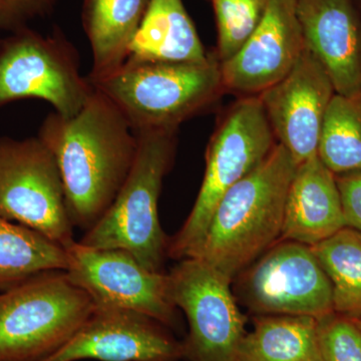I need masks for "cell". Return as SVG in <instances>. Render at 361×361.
<instances>
[{
  "mask_svg": "<svg viewBox=\"0 0 361 361\" xmlns=\"http://www.w3.org/2000/svg\"><path fill=\"white\" fill-rule=\"evenodd\" d=\"M37 135L58 163L73 227L89 231L129 175L137 134L115 104L94 89L77 115L49 114Z\"/></svg>",
  "mask_w": 361,
  "mask_h": 361,
  "instance_id": "obj_1",
  "label": "cell"
},
{
  "mask_svg": "<svg viewBox=\"0 0 361 361\" xmlns=\"http://www.w3.org/2000/svg\"><path fill=\"white\" fill-rule=\"evenodd\" d=\"M297 164L278 144L260 165L221 198L193 255L234 281L279 241Z\"/></svg>",
  "mask_w": 361,
  "mask_h": 361,
  "instance_id": "obj_2",
  "label": "cell"
},
{
  "mask_svg": "<svg viewBox=\"0 0 361 361\" xmlns=\"http://www.w3.org/2000/svg\"><path fill=\"white\" fill-rule=\"evenodd\" d=\"M90 82L115 104L135 133L178 130L224 90L216 54L196 63L127 59L111 75Z\"/></svg>",
  "mask_w": 361,
  "mask_h": 361,
  "instance_id": "obj_3",
  "label": "cell"
},
{
  "mask_svg": "<svg viewBox=\"0 0 361 361\" xmlns=\"http://www.w3.org/2000/svg\"><path fill=\"white\" fill-rule=\"evenodd\" d=\"M135 134L137 154L127 179L109 210L78 242L92 248L123 249L147 269L163 272L169 239L159 220V199L174 163L177 130Z\"/></svg>",
  "mask_w": 361,
  "mask_h": 361,
  "instance_id": "obj_4",
  "label": "cell"
},
{
  "mask_svg": "<svg viewBox=\"0 0 361 361\" xmlns=\"http://www.w3.org/2000/svg\"><path fill=\"white\" fill-rule=\"evenodd\" d=\"M276 145L258 96L233 104L209 142L200 191L184 225L169 240V257L182 260L193 255L221 198L255 170Z\"/></svg>",
  "mask_w": 361,
  "mask_h": 361,
  "instance_id": "obj_5",
  "label": "cell"
},
{
  "mask_svg": "<svg viewBox=\"0 0 361 361\" xmlns=\"http://www.w3.org/2000/svg\"><path fill=\"white\" fill-rule=\"evenodd\" d=\"M94 310L65 271L40 273L0 292V361H42L70 341Z\"/></svg>",
  "mask_w": 361,
  "mask_h": 361,
  "instance_id": "obj_6",
  "label": "cell"
},
{
  "mask_svg": "<svg viewBox=\"0 0 361 361\" xmlns=\"http://www.w3.org/2000/svg\"><path fill=\"white\" fill-rule=\"evenodd\" d=\"M94 90L80 73L77 49L59 28L44 35L26 26L0 40V106L42 99L59 115L73 116Z\"/></svg>",
  "mask_w": 361,
  "mask_h": 361,
  "instance_id": "obj_7",
  "label": "cell"
},
{
  "mask_svg": "<svg viewBox=\"0 0 361 361\" xmlns=\"http://www.w3.org/2000/svg\"><path fill=\"white\" fill-rule=\"evenodd\" d=\"M0 216L65 249L75 242L58 163L39 135L0 137Z\"/></svg>",
  "mask_w": 361,
  "mask_h": 361,
  "instance_id": "obj_8",
  "label": "cell"
},
{
  "mask_svg": "<svg viewBox=\"0 0 361 361\" xmlns=\"http://www.w3.org/2000/svg\"><path fill=\"white\" fill-rule=\"evenodd\" d=\"M176 307L186 315L189 332L183 360L237 361L246 334L230 278L197 258H184L168 273Z\"/></svg>",
  "mask_w": 361,
  "mask_h": 361,
  "instance_id": "obj_9",
  "label": "cell"
},
{
  "mask_svg": "<svg viewBox=\"0 0 361 361\" xmlns=\"http://www.w3.org/2000/svg\"><path fill=\"white\" fill-rule=\"evenodd\" d=\"M235 279L242 301L256 314L320 319L334 312L331 283L305 244L280 239Z\"/></svg>",
  "mask_w": 361,
  "mask_h": 361,
  "instance_id": "obj_10",
  "label": "cell"
},
{
  "mask_svg": "<svg viewBox=\"0 0 361 361\" xmlns=\"http://www.w3.org/2000/svg\"><path fill=\"white\" fill-rule=\"evenodd\" d=\"M66 250L68 279L90 296L94 307L135 311L168 329L178 326L168 273L147 269L123 249L92 248L75 241Z\"/></svg>",
  "mask_w": 361,
  "mask_h": 361,
  "instance_id": "obj_11",
  "label": "cell"
},
{
  "mask_svg": "<svg viewBox=\"0 0 361 361\" xmlns=\"http://www.w3.org/2000/svg\"><path fill=\"white\" fill-rule=\"evenodd\" d=\"M135 311L94 307L73 337L42 361H180L182 342Z\"/></svg>",
  "mask_w": 361,
  "mask_h": 361,
  "instance_id": "obj_12",
  "label": "cell"
},
{
  "mask_svg": "<svg viewBox=\"0 0 361 361\" xmlns=\"http://www.w3.org/2000/svg\"><path fill=\"white\" fill-rule=\"evenodd\" d=\"M336 94L326 71L305 47L290 73L258 94L278 144L297 165L317 156L323 120Z\"/></svg>",
  "mask_w": 361,
  "mask_h": 361,
  "instance_id": "obj_13",
  "label": "cell"
},
{
  "mask_svg": "<svg viewBox=\"0 0 361 361\" xmlns=\"http://www.w3.org/2000/svg\"><path fill=\"white\" fill-rule=\"evenodd\" d=\"M297 0H267L250 39L221 63L224 89L258 96L286 77L305 49L297 16Z\"/></svg>",
  "mask_w": 361,
  "mask_h": 361,
  "instance_id": "obj_14",
  "label": "cell"
},
{
  "mask_svg": "<svg viewBox=\"0 0 361 361\" xmlns=\"http://www.w3.org/2000/svg\"><path fill=\"white\" fill-rule=\"evenodd\" d=\"M304 44L336 94H361V16L355 0H297Z\"/></svg>",
  "mask_w": 361,
  "mask_h": 361,
  "instance_id": "obj_15",
  "label": "cell"
},
{
  "mask_svg": "<svg viewBox=\"0 0 361 361\" xmlns=\"http://www.w3.org/2000/svg\"><path fill=\"white\" fill-rule=\"evenodd\" d=\"M344 227L336 175L318 156L297 165L287 193L280 239L313 246Z\"/></svg>",
  "mask_w": 361,
  "mask_h": 361,
  "instance_id": "obj_16",
  "label": "cell"
},
{
  "mask_svg": "<svg viewBox=\"0 0 361 361\" xmlns=\"http://www.w3.org/2000/svg\"><path fill=\"white\" fill-rule=\"evenodd\" d=\"M208 56L183 0H151L127 59L196 63Z\"/></svg>",
  "mask_w": 361,
  "mask_h": 361,
  "instance_id": "obj_17",
  "label": "cell"
},
{
  "mask_svg": "<svg viewBox=\"0 0 361 361\" xmlns=\"http://www.w3.org/2000/svg\"><path fill=\"white\" fill-rule=\"evenodd\" d=\"M149 1L85 0L82 26L92 56L90 80L106 77L123 65Z\"/></svg>",
  "mask_w": 361,
  "mask_h": 361,
  "instance_id": "obj_18",
  "label": "cell"
},
{
  "mask_svg": "<svg viewBox=\"0 0 361 361\" xmlns=\"http://www.w3.org/2000/svg\"><path fill=\"white\" fill-rule=\"evenodd\" d=\"M237 361H323L318 319L310 316L258 315L244 336Z\"/></svg>",
  "mask_w": 361,
  "mask_h": 361,
  "instance_id": "obj_19",
  "label": "cell"
},
{
  "mask_svg": "<svg viewBox=\"0 0 361 361\" xmlns=\"http://www.w3.org/2000/svg\"><path fill=\"white\" fill-rule=\"evenodd\" d=\"M68 267V252L63 246L0 216V292L40 273Z\"/></svg>",
  "mask_w": 361,
  "mask_h": 361,
  "instance_id": "obj_20",
  "label": "cell"
},
{
  "mask_svg": "<svg viewBox=\"0 0 361 361\" xmlns=\"http://www.w3.org/2000/svg\"><path fill=\"white\" fill-rule=\"evenodd\" d=\"M332 286L334 312L361 317V232L344 227L311 246Z\"/></svg>",
  "mask_w": 361,
  "mask_h": 361,
  "instance_id": "obj_21",
  "label": "cell"
},
{
  "mask_svg": "<svg viewBox=\"0 0 361 361\" xmlns=\"http://www.w3.org/2000/svg\"><path fill=\"white\" fill-rule=\"evenodd\" d=\"M317 156L334 175L361 169V94H336L323 120Z\"/></svg>",
  "mask_w": 361,
  "mask_h": 361,
  "instance_id": "obj_22",
  "label": "cell"
},
{
  "mask_svg": "<svg viewBox=\"0 0 361 361\" xmlns=\"http://www.w3.org/2000/svg\"><path fill=\"white\" fill-rule=\"evenodd\" d=\"M218 30L217 56L229 61L255 32L264 14L267 0H211Z\"/></svg>",
  "mask_w": 361,
  "mask_h": 361,
  "instance_id": "obj_23",
  "label": "cell"
},
{
  "mask_svg": "<svg viewBox=\"0 0 361 361\" xmlns=\"http://www.w3.org/2000/svg\"><path fill=\"white\" fill-rule=\"evenodd\" d=\"M323 361H361V327L357 318L332 312L318 319Z\"/></svg>",
  "mask_w": 361,
  "mask_h": 361,
  "instance_id": "obj_24",
  "label": "cell"
},
{
  "mask_svg": "<svg viewBox=\"0 0 361 361\" xmlns=\"http://www.w3.org/2000/svg\"><path fill=\"white\" fill-rule=\"evenodd\" d=\"M58 0H0V30L13 32L51 13Z\"/></svg>",
  "mask_w": 361,
  "mask_h": 361,
  "instance_id": "obj_25",
  "label": "cell"
},
{
  "mask_svg": "<svg viewBox=\"0 0 361 361\" xmlns=\"http://www.w3.org/2000/svg\"><path fill=\"white\" fill-rule=\"evenodd\" d=\"M336 178L346 227L361 232V169Z\"/></svg>",
  "mask_w": 361,
  "mask_h": 361,
  "instance_id": "obj_26",
  "label": "cell"
},
{
  "mask_svg": "<svg viewBox=\"0 0 361 361\" xmlns=\"http://www.w3.org/2000/svg\"><path fill=\"white\" fill-rule=\"evenodd\" d=\"M355 4H356V6H357V8H358V11H360V16H361V0H360V2H356L355 1Z\"/></svg>",
  "mask_w": 361,
  "mask_h": 361,
  "instance_id": "obj_27",
  "label": "cell"
},
{
  "mask_svg": "<svg viewBox=\"0 0 361 361\" xmlns=\"http://www.w3.org/2000/svg\"><path fill=\"white\" fill-rule=\"evenodd\" d=\"M357 318V317H356ZM357 322L358 323H360V327H361V317L360 318H357Z\"/></svg>",
  "mask_w": 361,
  "mask_h": 361,
  "instance_id": "obj_28",
  "label": "cell"
}]
</instances>
